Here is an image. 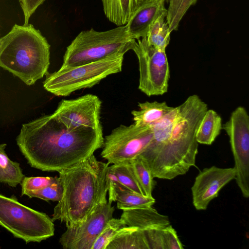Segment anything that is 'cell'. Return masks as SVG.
I'll use <instances>...</instances> for the list:
<instances>
[{
    "label": "cell",
    "mask_w": 249,
    "mask_h": 249,
    "mask_svg": "<svg viewBox=\"0 0 249 249\" xmlns=\"http://www.w3.org/2000/svg\"><path fill=\"white\" fill-rule=\"evenodd\" d=\"M179 106L169 139L149 167L154 178L171 180L185 174L196 165L198 146L196 133L208 110L207 105L194 94Z\"/></svg>",
    "instance_id": "3957f363"
},
{
    "label": "cell",
    "mask_w": 249,
    "mask_h": 249,
    "mask_svg": "<svg viewBox=\"0 0 249 249\" xmlns=\"http://www.w3.org/2000/svg\"><path fill=\"white\" fill-rule=\"evenodd\" d=\"M165 0H143L125 24L127 32L133 39L146 36L155 20L167 13Z\"/></svg>",
    "instance_id": "5bb4252c"
},
{
    "label": "cell",
    "mask_w": 249,
    "mask_h": 249,
    "mask_svg": "<svg viewBox=\"0 0 249 249\" xmlns=\"http://www.w3.org/2000/svg\"><path fill=\"white\" fill-rule=\"evenodd\" d=\"M107 199L101 202L82 222L67 227L59 242L64 249H91L107 222L113 217L115 207Z\"/></svg>",
    "instance_id": "8fae6325"
},
{
    "label": "cell",
    "mask_w": 249,
    "mask_h": 249,
    "mask_svg": "<svg viewBox=\"0 0 249 249\" xmlns=\"http://www.w3.org/2000/svg\"><path fill=\"white\" fill-rule=\"evenodd\" d=\"M131 50L139 66V89L148 96L162 95L168 90L170 70L165 51L149 45L145 37L134 41Z\"/></svg>",
    "instance_id": "9c48e42d"
},
{
    "label": "cell",
    "mask_w": 249,
    "mask_h": 249,
    "mask_svg": "<svg viewBox=\"0 0 249 249\" xmlns=\"http://www.w3.org/2000/svg\"><path fill=\"white\" fill-rule=\"evenodd\" d=\"M129 162L144 196L152 197L156 182L148 166L140 156Z\"/></svg>",
    "instance_id": "603a6c76"
},
{
    "label": "cell",
    "mask_w": 249,
    "mask_h": 249,
    "mask_svg": "<svg viewBox=\"0 0 249 249\" xmlns=\"http://www.w3.org/2000/svg\"><path fill=\"white\" fill-rule=\"evenodd\" d=\"M125 226V224L121 218L119 219L112 217L107 222L96 239L91 249H106L118 231Z\"/></svg>",
    "instance_id": "d4e9b609"
},
{
    "label": "cell",
    "mask_w": 249,
    "mask_h": 249,
    "mask_svg": "<svg viewBox=\"0 0 249 249\" xmlns=\"http://www.w3.org/2000/svg\"><path fill=\"white\" fill-rule=\"evenodd\" d=\"M110 167L120 183L129 190L144 196L134 174L130 162L113 164Z\"/></svg>",
    "instance_id": "cb8c5ba5"
},
{
    "label": "cell",
    "mask_w": 249,
    "mask_h": 249,
    "mask_svg": "<svg viewBox=\"0 0 249 249\" xmlns=\"http://www.w3.org/2000/svg\"><path fill=\"white\" fill-rule=\"evenodd\" d=\"M222 129V119L213 109L207 110L197 128L196 139L198 143L211 145Z\"/></svg>",
    "instance_id": "ffe728a7"
},
{
    "label": "cell",
    "mask_w": 249,
    "mask_h": 249,
    "mask_svg": "<svg viewBox=\"0 0 249 249\" xmlns=\"http://www.w3.org/2000/svg\"><path fill=\"white\" fill-rule=\"evenodd\" d=\"M63 191V186L59 179L55 183L29 193L27 196L30 198L36 197L46 201H58L62 197Z\"/></svg>",
    "instance_id": "484cf974"
},
{
    "label": "cell",
    "mask_w": 249,
    "mask_h": 249,
    "mask_svg": "<svg viewBox=\"0 0 249 249\" xmlns=\"http://www.w3.org/2000/svg\"><path fill=\"white\" fill-rule=\"evenodd\" d=\"M108 184V201L117 202L118 209L123 210L152 206L156 202L153 196L137 193L120 183L114 177L107 178Z\"/></svg>",
    "instance_id": "9a60e30c"
},
{
    "label": "cell",
    "mask_w": 249,
    "mask_h": 249,
    "mask_svg": "<svg viewBox=\"0 0 249 249\" xmlns=\"http://www.w3.org/2000/svg\"><path fill=\"white\" fill-rule=\"evenodd\" d=\"M234 167L220 168L212 166L201 171L191 188L193 204L197 210H206L209 203L216 197L220 191L235 179Z\"/></svg>",
    "instance_id": "4fadbf2b"
},
{
    "label": "cell",
    "mask_w": 249,
    "mask_h": 249,
    "mask_svg": "<svg viewBox=\"0 0 249 249\" xmlns=\"http://www.w3.org/2000/svg\"><path fill=\"white\" fill-rule=\"evenodd\" d=\"M124 54L116 53L92 62L47 72L43 87L57 96H67L76 90L91 88L107 76L122 71Z\"/></svg>",
    "instance_id": "8992f818"
},
{
    "label": "cell",
    "mask_w": 249,
    "mask_h": 249,
    "mask_svg": "<svg viewBox=\"0 0 249 249\" xmlns=\"http://www.w3.org/2000/svg\"><path fill=\"white\" fill-rule=\"evenodd\" d=\"M59 177H24L22 182L21 194L27 196L29 193L40 189L56 182Z\"/></svg>",
    "instance_id": "4316f807"
},
{
    "label": "cell",
    "mask_w": 249,
    "mask_h": 249,
    "mask_svg": "<svg viewBox=\"0 0 249 249\" xmlns=\"http://www.w3.org/2000/svg\"><path fill=\"white\" fill-rule=\"evenodd\" d=\"M101 104L102 102L97 96L87 94L76 99L62 100L53 114L70 129H102Z\"/></svg>",
    "instance_id": "7c38bea8"
},
{
    "label": "cell",
    "mask_w": 249,
    "mask_h": 249,
    "mask_svg": "<svg viewBox=\"0 0 249 249\" xmlns=\"http://www.w3.org/2000/svg\"><path fill=\"white\" fill-rule=\"evenodd\" d=\"M50 45L32 24H15L0 38V67L32 85L48 72Z\"/></svg>",
    "instance_id": "277c9868"
},
{
    "label": "cell",
    "mask_w": 249,
    "mask_h": 249,
    "mask_svg": "<svg viewBox=\"0 0 249 249\" xmlns=\"http://www.w3.org/2000/svg\"><path fill=\"white\" fill-rule=\"evenodd\" d=\"M166 0V3H168V2H169V0Z\"/></svg>",
    "instance_id": "1f68e13d"
},
{
    "label": "cell",
    "mask_w": 249,
    "mask_h": 249,
    "mask_svg": "<svg viewBox=\"0 0 249 249\" xmlns=\"http://www.w3.org/2000/svg\"><path fill=\"white\" fill-rule=\"evenodd\" d=\"M163 237L165 249H183L176 230L171 225L163 229Z\"/></svg>",
    "instance_id": "f1b7e54d"
},
{
    "label": "cell",
    "mask_w": 249,
    "mask_h": 249,
    "mask_svg": "<svg viewBox=\"0 0 249 249\" xmlns=\"http://www.w3.org/2000/svg\"><path fill=\"white\" fill-rule=\"evenodd\" d=\"M181 1V0H169L166 16V21L169 27L173 21Z\"/></svg>",
    "instance_id": "4dcf8cb0"
},
{
    "label": "cell",
    "mask_w": 249,
    "mask_h": 249,
    "mask_svg": "<svg viewBox=\"0 0 249 249\" xmlns=\"http://www.w3.org/2000/svg\"><path fill=\"white\" fill-rule=\"evenodd\" d=\"M0 225L26 243L40 242L54 232L53 221L46 213L22 204L15 197L0 194Z\"/></svg>",
    "instance_id": "52a82bcc"
},
{
    "label": "cell",
    "mask_w": 249,
    "mask_h": 249,
    "mask_svg": "<svg viewBox=\"0 0 249 249\" xmlns=\"http://www.w3.org/2000/svg\"><path fill=\"white\" fill-rule=\"evenodd\" d=\"M143 0H101L107 18L117 26L125 25Z\"/></svg>",
    "instance_id": "e0dca14e"
},
{
    "label": "cell",
    "mask_w": 249,
    "mask_h": 249,
    "mask_svg": "<svg viewBox=\"0 0 249 249\" xmlns=\"http://www.w3.org/2000/svg\"><path fill=\"white\" fill-rule=\"evenodd\" d=\"M120 218L126 226L143 231L164 228L170 225L168 217L160 214L152 206L123 210Z\"/></svg>",
    "instance_id": "2e32d148"
},
{
    "label": "cell",
    "mask_w": 249,
    "mask_h": 249,
    "mask_svg": "<svg viewBox=\"0 0 249 249\" xmlns=\"http://www.w3.org/2000/svg\"><path fill=\"white\" fill-rule=\"evenodd\" d=\"M138 110H132L134 124L140 125H152L170 111L174 107L165 102L139 103Z\"/></svg>",
    "instance_id": "d6986e66"
},
{
    "label": "cell",
    "mask_w": 249,
    "mask_h": 249,
    "mask_svg": "<svg viewBox=\"0 0 249 249\" xmlns=\"http://www.w3.org/2000/svg\"><path fill=\"white\" fill-rule=\"evenodd\" d=\"M230 139L236 169L235 180L243 196L249 197V117L243 107H237L222 125Z\"/></svg>",
    "instance_id": "30bf717a"
},
{
    "label": "cell",
    "mask_w": 249,
    "mask_h": 249,
    "mask_svg": "<svg viewBox=\"0 0 249 249\" xmlns=\"http://www.w3.org/2000/svg\"><path fill=\"white\" fill-rule=\"evenodd\" d=\"M197 0H181L178 11L171 25L169 27L171 32L178 29L179 24L189 9L195 5Z\"/></svg>",
    "instance_id": "f546056e"
},
{
    "label": "cell",
    "mask_w": 249,
    "mask_h": 249,
    "mask_svg": "<svg viewBox=\"0 0 249 249\" xmlns=\"http://www.w3.org/2000/svg\"><path fill=\"white\" fill-rule=\"evenodd\" d=\"M152 125H120L104 138L101 157L107 163H128L140 156L151 142Z\"/></svg>",
    "instance_id": "ba28073f"
},
{
    "label": "cell",
    "mask_w": 249,
    "mask_h": 249,
    "mask_svg": "<svg viewBox=\"0 0 249 249\" xmlns=\"http://www.w3.org/2000/svg\"><path fill=\"white\" fill-rule=\"evenodd\" d=\"M135 39L125 25L105 31L91 28L81 31L67 47L60 68L80 65L131 50Z\"/></svg>",
    "instance_id": "5b68a950"
},
{
    "label": "cell",
    "mask_w": 249,
    "mask_h": 249,
    "mask_svg": "<svg viewBox=\"0 0 249 249\" xmlns=\"http://www.w3.org/2000/svg\"><path fill=\"white\" fill-rule=\"evenodd\" d=\"M109 164L97 160L93 154L84 160L59 172L63 191L54 208V222L66 227L83 221L102 201L107 200L106 174Z\"/></svg>",
    "instance_id": "7a4b0ae2"
},
{
    "label": "cell",
    "mask_w": 249,
    "mask_h": 249,
    "mask_svg": "<svg viewBox=\"0 0 249 249\" xmlns=\"http://www.w3.org/2000/svg\"><path fill=\"white\" fill-rule=\"evenodd\" d=\"M163 229L152 228L143 231L149 249H165Z\"/></svg>",
    "instance_id": "83f0119b"
},
{
    "label": "cell",
    "mask_w": 249,
    "mask_h": 249,
    "mask_svg": "<svg viewBox=\"0 0 249 249\" xmlns=\"http://www.w3.org/2000/svg\"><path fill=\"white\" fill-rule=\"evenodd\" d=\"M16 142L32 167L59 172L102 148L104 138L103 128L70 129L53 113L23 124Z\"/></svg>",
    "instance_id": "6da1fadb"
},
{
    "label": "cell",
    "mask_w": 249,
    "mask_h": 249,
    "mask_svg": "<svg viewBox=\"0 0 249 249\" xmlns=\"http://www.w3.org/2000/svg\"><path fill=\"white\" fill-rule=\"evenodd\" d=\"M166 16L167 13L159 16L151 26L145 37L149 45L161 51H165L170 40L171 32Z\"/></svg>",
    "instance_id": "7402d4cb"
},
{
    "label": "cell",
    "mask_w": 249,
    "mask_h": 249,
    "mask_svg": "<svg viewBox=\"0 0 249 249\" xmlns=\"http://www.w3.org/2000/svg\"><path fill=\"white\" fill-rule=\"evenodd\" d=\"M5 143L0 144V183L15 187L22 182L24 176L19 163L11 160L5 151Z\"/></svg>",
    "instance_id": "44dd1931"
},
{
    "label": "cell",
    "mask_w": 249,
    "mask_h": 249,
    "mask_svg": "<svg viewBox=\"0 0 249 249\" xmlns=\"http://www.w3.org/2000/svg\"><path fill=\"white\" fill-rule=\"evenodd\" d=\"M106 249H149L143 231L137 227L121 229Z\"/></svg>",
    "instance_id": "ac0fdd59"
}]
</instances>
